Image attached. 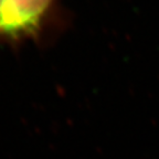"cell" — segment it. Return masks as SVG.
Segmentation results:
<instances>
[{"label":"cell","mask_w":159,"mask_h":159,"mask_svg":"<svg viewBox=\"0 0 159 159\" xmlns=\"http://www.w3.org/2000/svg\"><path fill=\"white\" fill-rule=\"evenodd\" d=\"M51 0H5L0 9V34L18 35L32 31Z\"/></svg>","instance_id":"1"},{"label":"cell","mask_w":159,"mask_h":159,"mask_svg":"<svg viewBox=\"0 0 159 159\" xmlns=\"http://www.w3.org/2000/svg\"><path fill=\"white\" fill-rule=\"evenodd\" d=\"M3 1H5V0H0V9H1V6H2Z\"/></svg>","instance_id":"2"}]
</instances>
